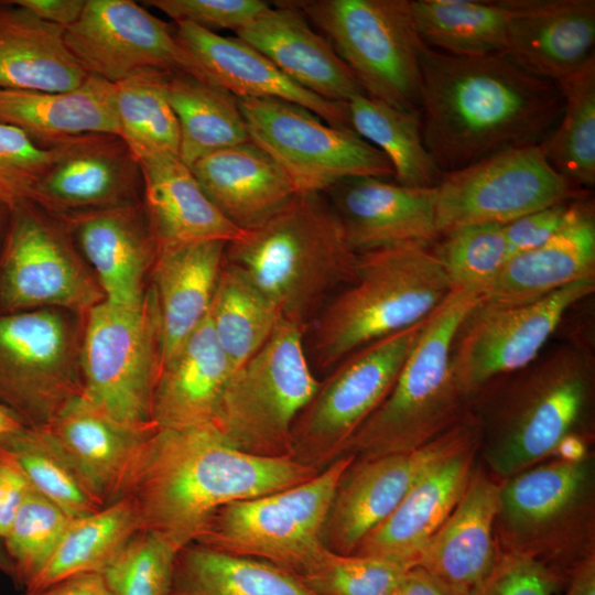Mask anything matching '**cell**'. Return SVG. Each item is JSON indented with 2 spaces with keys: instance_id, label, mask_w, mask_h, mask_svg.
Wrapping results in <instances>:
<instances>
[{
  "instance_id": "cell-54",
  "label": "cell",
  "mask_w": 595,
  "mask_h": 595,
  "mask_svg": "<svg viewBox=\"0 0 595 595\" xmlns=\"http://www.w3.org/2000/svg\"><path fill=\"white\" fill-rule=\"evenodd\" d=\"M391 595H472L429 571L413 566L397 583Z\"/></svg>"
},
{
  "instance_id": "cell-19",
  "label": "cell",
  "mask_w": 595,
  "mask_h": 595,
  "mask_svg": "<svg viewBox=\"0 0 595 595\" xmlns=\"http://www.w3.org/2000/svg\"><path fill=\"white\" fill-rule=\"evenodd\" d=\"M65 40L88 74L113 84L144 68L209 80L171 25L131 0H86Z\"/></svg>"
},
{
  "instance_id": "cell-28",
  "label": "cell",
  "mask_w": 595,
  "mask_h": 595,
  "mask_svg": "<svg viewBox=\"0 0 595 595\" xmlns=\"http://www.w3.org/2000/svg\"><path fill=\"white\" fill-rule=\"evenodd\" d=\"M500 484L483 467H476L459 501L415 566L473 594L499 555L495 521Z\"/></svg>"
},
{
  "instance_id": "cell-16",
  "label": "cell",
  "mask_w": 595,
  "mask_h": 595,
  "mask_svg": "<svg viewBox=\"0 0 595 595\" xmlns=\"http://www.w3.org/2000/svg\"><path fill=\"white\" fill-rule=\"evenodd\" d=\"M583 196L553 169L542 144L509 149L443 173L435 186L436 227L443 237L467 226L506 225Z\"/></svg>"
},
{
  "instance_id": "cell-50",
  "label": "cell",
  "mask_w": 595,
  "mask_h": 595,
  "mask_svg": "<svg viewBox=\"0 0 595 595\" xmlns=\"http://www.w3.org/2000/svg\"><path fill=\"white\" fill-rule=\"evenodd\" d=\"M564 576L530 556L499 552L498 559L472 595H555Z\"/></svg>"
},
{
  "instance_id": "cell-59",
  "label": "cell",
  "mask_w": 595,
  "mask_h": 595,
  "mask_svg": "<svg viewBox=\"0 0 595 595\" xmlns=\"http://www.w3.org/2000/svg\"><path fill=\"white\" fill-rule=\"evenodd\" d=\"M10 217V208L0 201V252L3 246L7 234L8 223Z\"/></svg>"
},
{
  "instance_id": "cell-32",
  "label": "cell",
  "mask_w": 595,
  "mask_h": 595,
  "mask_svg": "<svg viewBox=\"0 0 595 595\" xmlns=\"http://www.w3.org/2000/svg\"><path fill=\"white\" fill-rule=\"evenodd\" d=\"M232 371L207 315L160 368L152 397L153 424L159 429L213 425Z\"/></svg>"
},
{
  "instance_id": "cell-24",
  "label": "cell",
  "mask_w": 595,
  "mask_h": 595,
  "mask_svg": "<svg viewBox=\"0 0 595 595\" xmlns=\"http://www.w3.org/2000/svg\"><path fill=\"white\" fill-rule=\"evenodd\" d=\"M175 36L213 83L237 98L278 99L301 106L327 125L350 130L347 102L331 101L301 87L239 37L177 22Z\"/></svg>"
},
{
  "instance_id": "cell-7",
  "label": "cell",
  "mask_w": 595,
  "mask_h": 595,
  "mask_svg": "<svg viewBox=\"0 0 595 595\" xmlns=\"http://www.w3.org/2000/svg\"><path fill=\"white\" fill-rule=\"evenodd\" d=\"M499 552L539 560L565 580L595 554V457H553L500 484L495 521Z\"/></svg>"
},
{
  "instance_id": "cell-48",
  "label": "cell",
  "mask_w": 595,
  "mask_h": 595,
  "mask_svg": "<svg viewBox=\"0 0 595 595\" xmlns=\"http://www.w3.org/2000/svg\"><path fill=\"white\" fill-rule=\"evenodd\" d=\"M177 549L140 530L102 572L113 595H166Z\"/></svg>"
},
{
  "instance_id": "cell-22",
  "label": "cell",
  "mask_w": 595,
  "mask_h": 595,
  "mask_svg": "<svg viewBox=\"0 0 595 595\" xmlns=\"http://www.w3.org/2000/svg\"><path fill=\"white\" fill-rule=\"evenodd\" d=\"M509 18L501 55L559 84L594 56V0H502Z\"/></svg>"
},
{
  "instance_id": "cell-43",
  "label": "cell",
  "mask_w": 595,
  "mask_h": 595,
  "mask_svg": "<svg viewBox=\"0 0 595 595\" xmlns=\"http://www.w3.org/2000/svg\"><path fill=\"white\" fill-rule=\"evenodd\" d=\"M165 72L144 68L113 84L119 136L136 156L178 154L180 127L165 96Z\"/></svg>"
},
{
  "instance_id": "cell-29",
  "label": "cell",
  "mask_w": 595,
  "mask_h": 595,
  "mask_svg": "<svg viewBox=\"0 0 595 595\" xmlns=\"http://www.w3.org/2000/svg\"><path fill=\"white\" fill-rule=\"evenodd\" d=\"M227 244L204 240L159 247L149 286L160 317L161 366L207 317Z\"/></svg>"
},
{
  "instance_id": "cell-36",
  "label": "cell",
  "mask_w": 595,
  "mask_h": 595,
  "mask_svg": "<svg viewBox=\"0 0 595 595\" xmlns=\"http://www.w3.org/2000/svg\"><path fill=\"white\" fill-rule=\"evenodd\" d=\"M164 91L180 127L183 162L250 140L238 99L224 87L184 72H165Z\"/></svg>"
},
{
  "instance_id": "cell-38",
  "label": "cell",
  "mask_w": 595,
  "mask_h": 595,
  "mask_svg": "<svg viewBox=\"0 0 595 595\" xmlns=\"http://www.w3.org/2000/svg\"><path fill=\"white\" fill-rule=\"evenodd\" d=\"M140 530L137 511L127 498L71 519L51 558L24 592L76 574L102 573Z\"/></svg>"
},
{
  "instance_id": "cell-12",
  "label": "cell",
  "mask_w": 595,
  "mask_h": 595,
  "mask_svg": "<svg viewBox=\"0 0 595 595\" xmlns=\"http://www.w3.org/2000/svg\"><path fill=\"white\" fill-rule=\"evenodd\" d=\"M84 322L54 307L0 314V404L23 425L47 426L83 394Z\"/></svg>"
},
{
  "instance_id": "cell-44",
  "label": "cell",
  "mask_w": 595,
  "mask_h": 595,
  "mask_svg": "<svg viewBox=\"0 0 595 595\" xmlns=\"http://www.w3.org/2000/svg\"><path fill=\"white\" fill-rule=\"evenodd\" d=\"M0 452L15 462L34 491L69 518L101 508L86 490L46 428L21 425L1 435Z\"/></svg>"
},
{
  "instance_id": "cell-2",
  "label": "cell",
  "mask_w": 595,
  "mask_h": 595,
  "mask_svg": "<svg viewBox=\"0 0 595 595\" xmlns=\"http://www.w3.org/2000/svg\"><path fill=\"white\" fill-rule=\"evenodd\" d=\"M316 474L293 458L241 452L212 425L156 428L133 455L116 500L129 499L141 530L180 550L195 542L219 508Z\"/></svg>"
},
{
  "instance_id": "cell-60",
  "label": "cell",
  "mask_w": 595,
  "mask_h": 595,
  "mask_svg": "<svg viewBox=\"0 0 595 595\" xmlns=\"http://www.w3.org/2000/svg\"><path fill=\"white\" fill-rule=\"evenodd\" d=\"M0 572L13 580L11 562L4 549L3 540L0 538Z\"/></svg>"
},
{
  "instance_id": "cell-26",
  "label": "cell",
  "mask_w": 595,
  "mask_h": 595,
  "mask_svg": "<svg viewBox=\"0 0 595 595\" xmlns=\"http://www.w3.org/2000/svg\"><path fill=\"white\" fill-rule=\"evenodd\" d=\"M236 31L301 87L331 100L347 102L365 95L329 42L316 33L292 1H279Z\"/></svg>"
},
{
  "instance_id": "cell-53",
  "label": "cell",
  "mask_w": 595,
  "mask_h": 595,
  "mask_svg": "<svg viewBox=\"0 0 595 595\" xmlns=\"http://www.w3.org/2000/svg\"><path fill=\"white\" fill-rule=\"evenodd\" d=\"M33 490L26 476L9 456L0 452V538L3 539L21 505Z\"/></svg>"
},
{
  "instance_id": "cell-1",
  "label": "cell",
  "mask_w": 595,
  "mask_h": 595,
  "mask_svg": "<svg viewBox=\"0 0 595 595\" xmlns=\"http://www.w3.org/2000/svg\"><path fill=\"white\" fill-rule=\"evenodd\" d=\"M560 87L501 54L421 53L420 121L424 145L442 173L501 151L542 144L563 113Z\"/></svg>"
},
{
  "instance_id": "cell-23",
  "label": "cell",
  "mask_w": 595,
  "mask_h": 595,
  "mask_svg": "<svg viewBox=\"0 0 595 595\" xmlns=\"http://www.w3.org/2000/svg\"><path fill=\"white\" fill-rule=\"evenodd\" d=\"M63 223L105 301L121 306L142 303L159 251L143 202Z\"/></svg>"
},
{
  "instance_id": "cell-57",
  "label": "cell",
  "mask_w": 595,
  "mask_h": 595,
  "mask_svg": "<svg viewBox=\"0 0 595 595\" xmlns=\"http://www.w3.org/2000/svg\"><path fill=\"white\" fill-rule=\"evenodd\" d=\"M564 583L563 595H595V554L574 564Z\"/></svg>"
},
{
  "instance_id": "cell-40",
  "label": "cell",
  "mask_w": 595,
  "mask_h": 595,
  "mask_svg": "<svg viewBox=\"0 0 595 595\" xmlns=\"http://www.w3.org/2000/svg\"><path fill=\"white\" fill-rule=\"evenodd\" d=\"M347 109L350 129L386 155L396 183L421 188L440 183L443 173L424 145L420 112L399 110L366 95L350 98Z\"/></svg>"
},
{
  "instance_id": "cell-46",
  "label": "cell",
  "mask_w": 595,
  "mask_h": 595,
  "mask_svg": "<svg viewBox=\"0 0 595 595\" xmlns=\"http://www.w3.org/2000/svg\"><path fill=\"white\" fill-rule=\"evenodd\" d=\"M71 519L43 496L30 491L2 539L15 583L25 588L41 572Z\"/></svg>"
},
{
  "instance_id": "cell-39",
  "label": "cell",
  "mask_w": 595,
  "mask_h": 595,
  "mask_svg": "<svg viewBox=\"0 0 595 595\" xmlns=\"http://www.w3.org/2000/svg\"><path fill=\"white\" fill-rule=\"evenodd\" d=\"M425 46L455 56L502 54L509 11L502 0H410Z\"/></svg>"
},
{
  "instance_id": "cell-3",
  "label": "cell",
  "mask_w": 595,
  "mask_h": 595,
  "mask_svg": "<svg viewBox=\"0 0 595 595\" xmlns=\"http://www.w3.org/2000/svg\"><path fill=\"white\" fill-rule=\"evenodd\" d=\"M595 360L584 344L542 351L531 364L486 383L472 399L483 468L502 482L553 456L569 435L591 437Z\"/></svg>"
},
{
  "instance_id": "cell-14",
  "label": "cell",
  "mask_w": 595,
  "mask_h": 595,
  "mask_svg": "<svg viewBox=\"0 0 595 595\" xmlns=\"http://www.w3.org/2000/svg\"><path fill=\"white\" fill-rule=\"evenodd\" d=\"M104 301L63 221L32 201L10 209L0 252V314L54 307L85 315Z\"/></svg>"
},
{
  "instance_id": "cell-9",
  "label": "cell",
  "mask_w": 595,
  "mask_h": 595,
  "mask_svg": "<svg viewBox=\"0 0 595 595\" xmlns=\"http://www.w3.org/2000/svg\"><path fill=\"white\" fill-rule=\"evenodd\" d=\"M354 459L355 455L344 454L301 484L219 508L193 543L261 560L300 577L326 550L323 526Z\"/></svg>"
},
{
  "instance_id": "cell-31",
  "label": "cell",
  "mask_w": 595,
  "mask_h": 595,
  "mask_svg": "<svg viewBox=\"0 0 595 595\" xmlns=\"http://www.w3.org/2000/svg\"><path fill=\"white\" fill-rule=\"evenodd\" d=\"M190 167L209 201L242 231L299 194L282 167L252 141L215 151Z\"/></svg>"
},
{
  "instance_id": "cell-37",
  "label": "cell",
  "mask_w": 595,
  "mask_h": 595,
  "mask_svg": "<svg viewBox=\"0 0 595 595\" xmlns=\"http://www.w3.org/2000/svg\"><path fill=\"white\" fill-rule=\"evenodd\" d=\"M166 595H317L271 563L191 543L176 553Z\"/></svg>"
},
{
  "instance_id": "cell-10",
  "label": "cell",
  "mask_w": 595,
  "mask_h": 595,
  "mask_svg": "<svg viewBox=\"0 0 595 595\" xmlns=\"http://www.w3.org/2000/svg\"><path fill=\"white\" fill-rule=\"evenodd\" d=\"M329 42L364 94L420 112L421 41L410 0L292 1Z\"/></svg>"
},
{
  "instance_id": "cell-45",
  "label": "cell",
  "mask_w": 595,
  "mask_h": 595,
  "mask_svg": "<svg viewBox=\"0 0 595 595\" xmlns=\"http://www.w3.org/2000/svg\"><path fill=\"white\" fill-rule=\"evenodd\" d=\"M452 289L480 294L510 258L504 225L484 224L459 228L432 247Z\"/></svg>"
},
{
  "instance_id": "cell-35",
  "label": "cell",
  "mask_w": 595,
  "mask_h": 595,
  "mask_svg": "<svg viewBox=\"0 0 595 595\" xmlns=\"http://www.w3.org/2000/svg\"><path fill=\"white\" fill-rule=\"evenodd\" d=\"M0 122L20 128L42 147L85 133L119 134L115 85L89 74L66 91L0 89Z\"/></svg>"
},
{
  "instance_id": "cell-13",
  "label": "cell",
  "mask_w": 595,
  "mask_h": 595,
  "mask_svg": "<svg viewBox=\"0 0 595 595\" xmlns=\"http://www.w3.org/2000/svg\"><path fill=\"white\" fill-rule=\"evenodd\" d=\"M426 320L354 350L320 380L292 426L294 461L321 473L343 455L392 389Z\"/></svg>"
},
{
  "instance_id": "cell-27",
  "label": "cell",
  "mask_w": 595,
  "mask_h": 595,
  "mask_svg": "<svg viewBox=\"0 0 595 595\" xmlns=\"http://www.w3.org/2000/svg\"><path fill=\"white\" fill-rule=\"evenodd\" d=\"M588 278H595V213L593 199L583 196L551 239L508 259L480 301L529 303Z\"/></svg>"
},
{
  "instance_id": "cell-58",
  "label": "cell",
  "mask_w": 595,
  "mask_h": 595,
  "mask_svg": "<svg viewBox=\"0 0 595 595\" xmlns=\"http://www.w3.org/2000/svg\"><path fill=\"white\" fill-rule=\"evenodd\" d=\"M23 425L7 408L0 404V436Z\"/></svg>"
},
{
  "instance_id": "cell-18",
  "label": "cell",
  "mask_w": 595,
  "mask_h": 595,
  "mask_svg": "<svg viewBox=\"0 0 595 595\" xmlns=\"http://www.w3.org/2000/svg\"><path fill=\"white\" fill-rule=\"evenodd\" d=\"M480 426L469 410L426 444L402 453L355 458L343 474L322 530L323 545L353 553L387 519L414 484L437 462L479 443Z\"/></svg>"
},
{
  "instance_id": "cell-15",
  "label": "cell",
  "mask_w": 595,
  "mask_h": 595,
  "mask_svg": "<svg viewBox=\"0 0 595 595\" xmlns=\"http://www.w3.org/2000/svg\"><path fill=\"white\" fill-rule=\"evenodd\" d=\"M237 99L250 140L282 167L298 193H325L349 177L393 176L386 155L354 131L292 102Z\"/></svg>"
},
{
  "instance_id": "cell-33",
  "label": "cell",
  "mask_w": 595,
  "mask_h": 595,
  "mask_svg": "<svg viewBox=\"0 0 595 595\" xmlns=\"http://www.w3.org/2000/svg\"><path fill=\"white\" fill-rule=\"evenodd\" d=\"M143 178V205L159 247L204 240L238 239L234 226L209 201L177 153L137 156Z\"/></svg>"
},
{
  "instance_id": "cell-30",
  "label": "cell",
  "mask_w": 595,
  "mask_h": 595,
  "mask_svg": "<svg viewBox=\"0 0 595 595\" xmlns=\"http://www.w3.org/2000/svg\"><path fill=\"white\" fill-rule=\"evenodd\" d=\"M44 428L101 507L117 499L133 455L156 429H137L120 423L83 396L73 400Z\"/></svg>"
},
{
  "instance_id": "cell-51",
  "label": "cell",
  "mask_w": 595,
  "mask_h": 595,
  "mask_svg": "<svg viewBox=\"0 0 595 595\" xmlns=\"http://www.w3.org/2000/svg\"><path fill=\"white\" fill-rule=\"evenodd\" d=\"M153 7L177 22H188L205 30L237 31L269 7L260 0H149Z\"/></svg>"
},
{
  "instance_id": "cell-8",
  "label": "cell",
  "mask_w": 595,
  "mask_h": 595,
  "mask_svg": "<svg viewBox=\"0 0 595 595\" xmlns=\"http://www.w3.org/2000/svg\"><path fill=\"white\" fill-rule=\"evenodd\" d=\"M305 332L281 318L263 346L232 371L212 426L235 448L292 458V426L320 385L306 358Z\"/></svg>"
},
{
  "instance_id": "cell-42",
  "label": "cell",
  "mask_w": 595,
  "mask_h": 595,
  "mask_svg": "<svg viewBox=\"0 0 595 595\" xmlns=\"http://www.w3.org/2000/svg\"><path fill=\"white\" fill-rule=\"evenodd\" d=\"M564 108L552 134L542 143L553 169L574 186L595 184V56L556 84Z\"/></svg>"
},
{
  "instance_id": "cell-52",
  "label": "cell",
  "mask_w": 595,
  "mask_h": 595,
  "mask_svg": "<svg viewBox=\"0 0 595 595\" xmlns=\"http://www.w3.org/2000/svg\"><path fill=\"white\" fill-rule=\"evenodd\" d=\"M574 201L538 209L504 225L510 257L538 248L551 239L565 224Z\"/></svg>"
},
{
  "instance_id": "cell-6",
  "label": "cell",
  "mask_w": 595,
  "mask_h": 595,
  "mask_svg": "<svg viewBox=\"0 0 595 595\" xmlns=\"http://www.w3.org/2000/svg\"><path fill=\"white\" fill-rule=\"evenodd\" d=\"M479 294L453 289L428 317L397 380L350 437L344 454L370 458L408 452L432 441L470 410L452 366V345Z\"/></svg>"
},
{
  "instance_id": "cell-17",
  "label": "cell",
  "mask_w": 595,
  "mask_h": 595,
  "mask_svg": "<svg viewBox=\"0 0 595 595\" xmlns=\"http://www.w3.org/2000/svg\"><path fill=\"white\" fill-rule=\"evenodd\" d=\"M595 291V278L521 304L478 301L458 327L452 366L463 392L473 397L489 381L531 364L567 311Z\"/></svg>"
},
{
  "instance_id": "cell-25",
  "label": "cell",
  "mask_w": 595,
  "mask_h": 595,
  "mask_svg": "<svg viewBox=\"0 0 595 595\" xmlns=\"http://www.w3.org/2000/svg\"><path fill=\"white\" fill-rule=\"evenodd\" d=\"M478 446H467L432 466L353 553L415 566L463 496L476 468Z\"/></svg>"
},
{
  "instance_id": "cell-55",
  "label": "cell",
  "mask_w": 595,
  "mask_h": 595,
  "mask_svg": "<svg viewBox=\"0 0 595 595\" xmlns=\"http://www.w3.org/2000/svg\"><path fill=\"white\" fill-rule=\"evenodd\" d=\"M21 595H113L102 573L72 575L56 581L36 592Z\"/></svg>"
},
{
  "instance_id": "cell-11",
  "label": "cell",
  "mask_w": 595,
  "mask_h": 595,
  "mask_svg": "<svg viewBox=\"0 0 595 595\" xmlns=\"http://www.w3.org/2000/svg\"><path fill=\"white\" fill-rule=\"evenodd\" d=\"M161 363L160 317L150 286L139 305L104 301L85 314L82 396L110 418L137 429L155 426L151 408Z\"/></svg>"
},
{
  "instance_id": "cell-49",
  "label": "cell",
  "mask_w": 595,
  "mask_h": 595,
  "mask_svg": "<svg viewBox=\"0 0 595 595\" xmlns=\"http://www.w3.org/2000/svg\"><path fill=\"white\" fill-rule=\"evenodd\" d=\"M51 159L48 147L40 145L20 128L0 122V201L10 209L31 201Z\"/></svg>"
},
{
  "instance_id": "cell-4",
  "label": "cell",
  "mask_w": 595,
  "mask_h": 595,
  "mask_svg": "<svg viewBox=\"0 0 595 595\" xmlns=\"http://www.w3.org/2000/svg\"><path fill=\"white\" fill-rule=\"evenodd\" d=\"M357 253L324 193H299L258 227L227 244L225 261L307 329L325 298L347 284Z\"/></svg>"
},
{
  "instance_id": "cell-5",
  "label": "cell",
  "mask_w": 595,
  "mask_h": 595,
  "mask_svg": "<svg viewBox=\"0 0 595 595\" xmlns=\"http://www.w3.org/2000/svg\"><path fill=\"white\" fill-rule=\"evenodd\" d=\"M452 290L432 247L357 253L351 280L314 320L317 367L333 368L354 350L426 320Z\"/></svg>"
},
{
  "instance_id": "cell-56",
  "label": "cell",
  "mask_w": 595,
  "mask_h": 595,
  "mask_svg": "<svg viewBox=\"0 0 595 595\" xmlns=\"http://www.w3.org/2000/svg\"><path fill=\"white\" fill-rule=\"evenodd\" d=\"M40 19L67 29L82 14L86 0H13Z\"/></svg>"
},
{
  "instance_id": "cell-34",
  "label": "cell",
  "mask_w": 595,
  "mask_h": 595,
  "mask_svg": "<svg viewBox=\"0 0 595 595\" xmlns=\"http://www.w3.org/2000/svg\"><path fill=\"white\" fill-rule=\"evenodd\" d=\"M66 29L14 1H0V89L56 93L89 75L69 51Z\"/></svg>"
},
{
  "instance_id": "cell-47",
  "label": "cell",
  "mask_w": 595,
  "mask_h": 595,
  "mask_svg": "<svg viewBox=\"0 0 595 595\" xmlns=\"http://www.w3.org/2000/svg\"><path fill=\"white\" fill-rule=\"evenodd\" d=\"M408 569L379 556L326 549L299 578L317 595H391Z\"/></svg>"
},
{
  "instance_id": "cell-20",
  "label": "cell",
  "mask_w": 595,
  "mask_h": 595,
  "mask_svg": "<svg viewBox=\"0 0 595 595\" xmlns=\"http://www.w3.org/2000/svg\"><path fill=\"white\" fill-rule=\"evenodd\" d=\"M52 159L31 201L68 221L143 201L139 161L116 133L94 132L46 145Z\"/></svg>"
},
{
  "instance_id": "cell-21",
  "label": "cell",
  "mask_w": 595,
  "mask_h": 595,
  "mask_svg": "<svg viewBox=\"0 0 595 595\" xmlns=\"http://www.w3.org/2000/svg\"><path fill=\"white\" fill-rule=\"evenodd\" d=\"M356 253L440 240L435 187L421 188L372 176L339 181L326 192Z\"/></svg>"
},
{
  "instance_id": "cell-41",
  "label": "cell",
  "mask_w": 595,
  "mask_h": 595,
  "mask_svg": "<svg viewBox=\"0 0 595 595\" xmlns=\"http://www.w3.org/2000/svg\"><path fill=\"white\" fill-rule=\"evenodd\" d=\"M208 318L235 370L263 346L282 316L241 270L225 261Z\"/></svg>"
}]
</instances>
